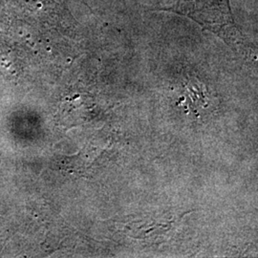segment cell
I'll use <instances>...</instances> for the list:
<instances>
[{
  "label": "cell",
  "instance_id": "6da1fadb",
  "mask_svg": "<svg viewBox=\"0 0 258 258\" xmlns=\"http://www.w3.org/2000/svg\"><path fill=\"white\" fill-rule=\"evenodd\" d=\"M156 11L173 13L190 19L231 46L233 50L249 49L248 39L234 19L231 0H177Z\"/></svg>",
  "mask_w": 258,
  "mask_h": 258
}]
</instances>
